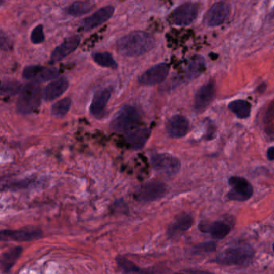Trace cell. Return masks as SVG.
<instances>
[{
	"label": "cell",
	"mask_w": 274,
	"mask_h": 274,
	"mask_svg": "<svg viewBox=\"0 0 274 274\" xmlns=\"http://www.w3.org/2000/svg\"><path fill=\"white\" fill-rule=\"evenodd\" d=\"M59 76V70L56 68H44L41 71L37 78L36 79V82H44L48 80H53L58 78Z\"/></svg>",
	"instance_id": "83f0119b"
},
{
	"label": "cell",
	"mask_w": 274,
	"mask_h": 274,
	"mask_svg": "<svg viewBox=\"0 0 274 274\" xmlns=\"http://www.w3.org/2000/svg\"><path fill=\"white\" fill-rule=\"evenodd\" d=\"M205 69V61L201 57H196L190 61L186 71V78L187 80H194L197 78Z\"/></svg>",
	"instance_id": "603a6c76"
},
{
	"label": "cell",
	"mask_w": 274,
	"mask_h": 274,
	"mask_svg": "<svg viewBox=\"0 0 274 274\" xmlns=\"http://www.w3.org/2000/svg\"><path fill=\"white\" fill-rule=\"evenodd\" d=\"M41 91L38 82H31L22 88L19 99L16 103V109L20 115H30L40 105Z\"/></svg>",
	"instance_id": "3957f363"
},
{
	"label": "cell",
	"mask_w": 274,
	"mask_h": 274,
	"mask_svg": "<svg viewBox=\"0 0 274 274\" xmlns=\"http://www.w3.org/2000/svg\"><path fill=\"white\" fill-rule=\"evenodd\" d=\"M168 73L169 66L167 64H158L139 76V82L143 86H154L166 80Z\"/></svg>",
	"instance_id": "9c48e42d"
},
{
	"label": "cell",
	"mask_w": 274,
	"mask_h": 274,
	"mask_svg": "<svg viewBox=\"0 0 274 274\" xmlns=\"http://www.w3.org/2000/svg\"><path fill=\"white\" fill-rule=\"evenodd\" d=\"M229 183L231 190L228 193L229 200L246 201L250 200L253 194V187L251 183L243 177L232 176L229 178Z\"/></svg>",
	"instance_id": "5b68a950"
},
{
	"label": "cell",
	"mask_w": 274,
	"mask_h": 274,
	"mask_svg": "<svg viewBox=\"0 0 274 274\" xmlns=\"http://www.w3.org/2000/svg\"><path fill=\"white\" fill-rule=\"evenodd\" d=\"M267 157H268V160L274 161V147L268 148V151H267Z\"/></svg>",
	"instance_id": "e575fe53"
},
{
	"label": "cell",
	"mask_w": 274,
	"mask_h": 274,
	"mask_svg": "<svg viewBox=\"0 0 274 274\" xmlns=\"http://www.w3.org/2000/svg\"><path fill=\"white\" fill-rule=\"evenodd\" d=\"M9 40L7 38V36H4V33H1V49L3 51H8L11 48Z\"/></svg>",
	"instance_id": "836d02e7"
},
{
	"label": "cell",
	"mask_w": 274,
	"mask_h": 274,
	"mask_svg": "<svg viewBox=\"0 0 274 274\" xmlns=\"http://www.w3.org/2000/svg\"><path fill=\"white\" fill-rule=\"evenodd\" d=\"M112 92V87L104 88L96 92L90 107V111L93 116L97 118H101L104 116Z\"/></svg>",
	"instance_id": "4fadbf2b"
},
{
	"label": "cell",
	"mask_w": 274,
	"mask_h": 274,
	"mask_svg": "<svg viewBox=\"0 0 274 274\" xmlns=\"http://www.w3.org/2000/svg\"><path fill=\"white\" fill-rule=\"evenodd\" d=\"M151 131L148 128L133 129L126 136V141L135 150L143 148L151 137Z\"/></svg>",
	"instance_id": "ffe728a7"
},
{
	"label": "cell",
	"mask_w": 274,
	"mask_h": 274,
	"mask_svg": "<svg viewBox=\"0 0 274 274\" xmlns=\"http://www.w3.org/2000/svg\"><path fill=\"white\" fill-rule=\"evenodd\" d=\"M115 13V8L113 6H106L97 10L93 15L83 19L81 28L85 32L93 30L99 27L103 23L108 21Z\"/></svg>",
	"instance_id": "7c38bea8"
},
{
	"label": "cell",
	"mask_w": 274,
	"mask_h": 274,
	"mask_svg": "<svg viewBox=\"0 0 274 274\" xmlns=\"http://www.w3.org/2000/svg\"><path fill=\"white\" fill-rule=\"evenodd\" d=\"M193 216L189 214L183 213L178 215L168 228V235L174 237L183 234L193 226Z\"/></svg>",
	"instance_id": "e0dca14e"
},
{
	"label": "cell",
	"mask_w": 274,
	"mask_h": 274,
	"mask_svg": "<svg viewBox=\"0 0 274 274\" xmlns=\"http://www.w3.org/2000/svg\"><path fill=\"white\" fill-rule=\"evenodd\" d=\"M45 40L44 33V28L42 25L36 26L31 33V41L35 44H41Z\"/></svg>",
	"instance_id": "4dcf8cb0"
},
{
	"label": "cell",
	"mask_w": 274,
	"mask_h": 274,
	"mask_svg": "<svg viewBox=\"0 0 274 274\" xmlns=\"http://www.w3.org/2000/svg\"><path fill=\"white\" fill-rule=\"evenodd\" d=\"M21 85L15 80H6L3 82L1 93L3 95H15L21 91Z\"/></svg>",
	"instance_id": "4316f807"
},
{
	"label": "cell",
	"mask_w": 274,
	"mask_h": 274,
	"mask_svg": "<svg viewBox=\"0 0 274 274\" xmlns=\"http://www.w3.org/2000/svg\"><path fill=\"white\" fill-rule=\"evenodd\" d=\"M43 236L42 231L39 229L26 228L19 230H3L1 238L4 240H11L14 241L25 242L39 239Z\"/></svg>",
	"instance_id": "5bb4252c"
},
{
	"label": "cell",
	"mask_w": 274,
	"mask_h": 274,
	"mask_svg": "<svg viewBox=\"0 0 274 274\" xmlns=\"http://www.w3.org/2000/svg\"><path fill=\"white\" fill-rule=\"evenodd\" d=\"M272 250H273V251H274V244H272Z\"/></svg>",
	"instance_id": "d590c367"
},
{
	"label": "cell",
	"mask_w": 274,
	"mask_h": 274,
	"mask_svg": "<svg viewBox=\"0 0 274 274\" xmlns=\"http://www.w3.org/2000/svg\"><path fill=\"white\" fill-rule=\"evenodd\" d=\"M201 232H208L215 240H222L230 232V226L224 221H215L212 223H201L200 225Z\"/></svg>",
	"instance_id": "d6986e66"
},
{
	"label": "cell",
	"mask_w": 274,
	"mask_h": 274,
	"mask_svg": "<svg viewBox=\"0 0 274 274\" xmlns=\"http://www.w3.org/2000/svg\"><path fill=\"white\" fill-rule=\"evenodd\" d=\"M117 263L126 272H141L140 268L130 260L124 257H117Z\"/></svg>",
	"instance_id": "f1b7e54d"
},
{
	"label": "cell",
	"mask_w": 274,
	"mask_h": 274,
	"mask_svg": "<svg viewBox=\"0 0 274 274\" xmlns=\"http://www.w3.org/2000/svg\"><path fill=\"white\" fill-rule=\"evenodd\" d=\"M229 111H232L237 118L244 119L250 116L251 105L244 100H236L229 103L228 105Z\"/></svg>",
	"instance_id": "7402d4cb"
},
{
	"label": "cell",
	"mask_w": 274,
	"mask_h": 274,
	"mask_svg": "<svg viewBox=\"0 0 274 274\" xmlns=\"http://www.w3.org/2000/svg\"><path fill=\"white\" fill-rule=\"evenodd\" d=\"M94 8V4L90 1H76L68 8V13L72 16H80L90 12Z\"/></svg>",
	"instance_id": "cb8c5ba5"
},
{
	"label": "cell",
	"mask_w": 274,
	"mask_h": 274,
	"mask_svg": "<svg viewBox=\"0 0 274 274\" xmlns=\"http://www.w3.org/2000/svg\"><path fill=\"white\" fill-rule=\"evenodd\" d=\"M189 129L190 123L188 119L183 115H175L167 122V133L173 139H180L187 135Z\"/></svg>",
	"instance_id": "2e32d148"
},
{
	"label": "cell",
	"mask_w": 274,
	"mask_h": 274,
	"mask_svg": "<svg viewBox=\"0 0 274 274\" xmlns=\"http://www.w3.org/2000/svg\"><path fill=\"white\" fill-rule=\"evenodd\" d=\"M154 44L152 35L143 31H135L119 39L117 42V49L124 57L134 58L151 51Z\"/></svg>",
	"instance_id": "6da1fadb"
},
{
	"label": "cell",
	"mask_w": 274,
	"mask_h": 274,
	"mask_svg": "<svg viewBox=\"0 0 274 274\" xmlns=\"http://www.w3.org/2000/svg\"><path fill=\"white\" fill-rule=\"evenodd\" d=\"M167 186L161 181L154 180L142 185L137 190L135 197L142 202H152L162 198L166 195Z\"/></svg>",
	"instance_id": "8992f818"
},
{
	"label": "cell",
	"mask_w": 274,
	"mask_h": 274,
	"mask_svg": "<svg viewBox=\"0 0 274 274\" xmlns=\"http://www.w3.org/2000/svg\"><path fill=\"white\" fill-rule=\"evenodd\" d=\"M229 13L230 5L229 3L220 1L211 7L206 15V21L210 27H217L225 23L229 17Z\"/></svg>",
	"instance_id": "8fae6325"
},
{
	"label": "cell",
	"mask_w": 274,
	"mask_h": 274,
	"mask_svg": "<svg viewBox=\"0 0 274 274\" xmlns=\"http://www.w3.org/2000/svg\"><path fill=\"white\" fill-rule=\"evenodd\" d=\"M264 120L265 122H270L274 120V101L268 105Z\"/></svg>",
	"instance_id": "d6a6232c"
},
{
	"label": "cell",
	"mask_w": 274,
	"mask_h": 274,
	"mask_svg": "<svg viewBox=\"0 0 274 274\" xmlns=\"http://www.w3.org/2000/svg\"><path fill=\"white\" fill-rule=\"evenodd\" d=\"M216 245L213 242L209 243H203V244H197L195 246L194 250L196 253H210V252L215 251Z\"/></svg>",
	"instance_id": "1f68e13d"
},
{
	"label": "cell",
	"mask_w": 274,
	"mask_h": 274,
	"mask_svg": "<svg viewBox=\"0 0 274 274\" xmlns=\"http://www.w3.org/2000/svg\"><path fill=\"white\" fill-rule=\"evenodd\" d=\"M80 44V37L77 35L65 39L62 44L55 48L51 55V63L54 64L65 59L72 53Z\"/></svg>",
	"instance_id": "9a60e30c"
},
{
	"label": "cell",
	"mask_w": 274,
	"mask_h": 274,
	"mask_svg": "<svg viewBox=\"0 0 274 274\" xmlns=\"http://www.w3.org/2000/svg\"><path fill=\"white\" fill-rule=\"evenodd\" d=\"M151 163L153 168L158 172L170 175L177 174L181 168L179 158L166 153L154 155L151 158Z\"/></svg>",
	"instance_id": "ba28073f"
},
{
	"label": "cell",
	"mask_w": 274,
	"mask_h": 274,
	"mask_svg": "<svg viewBox=\"0 0 274 274\" xmlns=\"http://www.w3.org/2000/svg\"><path fill=\"white\" fill-rule=\"evenodd\" d=\"M254 257V250L248 244H239L227 248L215 259V262L222 265H250Z\"/></svg>",
	"instance_id": "7a4b0ae2"
},
{
	"label": "cell",
	"mask_w": 274,
	"mask_h": 274,
	"mask_svg": "<svg viewBox=\"0 0 274 274\" xmlns=\"http://www.w3.org/2000/svg\"><path fill=\"white\" fill-rule=\"evenodd\" d=\"M22 251L23 250L21 247H15L3 253L0 261L1 268L4 272H8L15 265L21 255Z\"/></svg>",
	"instance_id": "44dd1931"
},
{
	"label": "cell",
	"mask_w": 274,
	"mask_h": 274,
	"mask_svg": "<svg viewBox=\"0 0 274 274\" xmlns=\"http://www.w3.org/2000/svg\"><path fill=\"white\" fill-rule=\"evenodd\" d=\"M69 86V80L65 77L56 79L46 86L44 90V98L46 101H53L61 97L68 90Z\"/></svg>",
	"instance_id": "ac0fdd59"
},
{
	"label": "cell",
	"mask_w": 274,
	"mask_h": 274,
	"mask_svg": "<svg viewBox=\"0 0 274 274\" xmlns=\"http://www.w3.org/2000/svg\"><path fill=\"white\" fill-rule=\"evenodd\" d=\"M198 5L194 3H185L174 10L171 15V22L177 26H187L193 23L197 17Z\"/></svg>",
	"instance_id": "52a82bcc"
},
{
	"label": "cell",
	"mask_w": 274,
	"mask_h": 274,
	"mask_svg": "<svg viewBox=\"0 0 274 274\" xmlns=\"http://www.w3.org/2000/svg\"><path fill=\"white\" fill-rule=\"evenodd\" d=\"M72 105V101L69 97H65L56 102L51 107V115L61 118L65 116L69 112Z\"/></svg>",
	"instance_id": "484cf974"
},
{
	"label": "cell",
	"mask_w": 274,
	"mask_h": 274,
	"mask_svg": "<svg viewBox=\"0 0 274 274\" xmlns=\"http://www.w3.org/2000/svg\"><path fill=\"white\" fill-rule=\"evenodd\" d=\"M139 120L140 115L137 108L132 105H126L118 111L111 122V127L115 131H130L137 126Z\"/></svg>",
	"instance_id": "277c9868"
},
{
	"label": "cell",
	"mask_w": 274,
	"mask_h": 274,
	"mask_svg": "<svg viewBox=\"0 0 274 274\" xmlns=\"http://www.w3.org/2000/svg\"><path fill=\"white\" fill-rule=\"evenodd\" d=\"M44 69V67L40 65H30L23 69V77L26 80H35L37 78L41 71Z\"/></svg>",
	"instance_id": "f546056e"
},
{
	"label": "cell",
	"mask_w": 274,
	"mask_h": 274,
	"mask_svg": "<svg viewBox=\"0 0 274 274\" xmlns=\"http://www.w3.org/2000/svg\"><path fill=\"white\" fill-rule=\"evenodd\" d=\"M93 59L100 66L108 68V69H116L118 63L113 58L109 52H96L93 55Z\"/></svg>",
	"instance_id": "d4e9b609"
},
{
	"label": "cell",
	"mask_w": 274,
	"mask_h": 274,
	"mask_svg": "<svg viewBox=\"0 0 274 274\" xmlns=\"http://www.w3.org/2000/svg\"><path fill=\"white\" fill-rule=\"evenodd\" d=\"M215 96V83L209 80L196 92L194 100V108L198 112H202L209 106Z\"/></svg>",
	"instance_id": "30bf717a"
}]
</instances>
